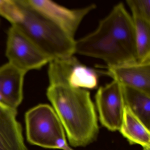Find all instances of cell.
I'll use <instances>...</instances> for the list:
<instances>
[{"label":"cell","instance_id":"cell-1","mask_svg":"<svg viewBox=\"0 0 150 150\" xmlns=\"http://www.w3.org/2000/svg\"><path fill=\"white\" fill-rule=\"evenodd\" d=\"M46 95L57 115L69 144L85 146L93 142L99 133L94 104L86 89L71 86L68 76L56 73L48 74Z\"/></svg>","mask_w":150,"mask_h":150},{"label":"cell","instance_id":"cell-2","mask_svg":"<svg viewBox=\"0 0 150 150\" xmlns=\"http://www.w3.org/2000/svg\"><path fill=\"white\" fill-rule=\"evenodd\" d=\"M21 11L17 24L51 61L75 53L74 38L32 5L29 0H16Z\"/></svg>","mask_w":150,"mask_h":150},{"label":"cell","instance_id":"cell-3","mask_svg":"<svg viewBox=\"0 0 150 150\" xmlns=\"http://www.w3.org/2000/svg\"><path fill=\"white\" fill-rule=\"evenodd\" d=\"M26 135L30 144L44 148L74 150L69 146L62 123L54 109L40 104L25 115Z\"/></svg>","mask_w":150,"mask_h":150},{"label":"cell","instance_id":"cell-4","mask_svg":"<svg viewBox=\"0 0 150 150\" xmlns=\"http://www.w3.org/2000/svg\"><path fill=\"white\" fill-rule=\"evenodd\" d=\"M75 53L104 61L107 67L137 62L129 52L108 33L99 27L75 42Z\"/></svg>","mask_w":150,"mask_h":150},{"label":"cell","instance_id":"cell-5","mask_svg":"<svg viewBox=\"0 0 150 150\" xmlns=\"http://www.w3.org/2000/svg\"><path fill=\"white\" fill-rule=\"evenodd\" d=\"M6 55L8 63L27 73L39 70L51 59L16 25L7 33Z\"/></svg>","mask_w":150,"mask_h":150},{"label":"cell","instance_id":"cell-6","mask_svg":"<svg viewBox=\"0 0 150 150\" xmlns=\"http://www.w3.org/2000/svg\"><path fill=\"white\" fill-rule=\"evenodd\" d=\"M99 119L110 131L119 130L125 107L122 88L115 80L98 88L95 96Z\"/></svg>","mask_w":150,"mask_h":150},{"label":"cell","instance_id":"cell-7","mask_svg":"<svg viewBox=\"0 0 150 150\" xmlns=\"http://www.w3.org/2000/svg\"><path fill=\"white\" fill-rule=\"evenodd\" d=\"M98 27L108 33L137 58L134 23L123 3L115 5L100 22Z\"/></svg>","mask_w":150,"mask_h":150},{"label":"cell","instance_id":"cell-8","mask_svg":"<svg viewBox=\"0 0 150 150\" xmlns=\"http://www.w3.org/2000/svg\"><path fill=\"white\" fill-rule=\"evenodd\" d=\"M29 1L74 38L84 18L96 8L95 4H92L80 8L69 9L49 0Z\"/></svg>","mask_w":150,"mask_h":150},{"label":"cell","instance_id":"cell-9","mask_svg":"<svg viewBox=\"0 0 150 150\" xmlns=\"http://www.w3.org/2000/svg\"><path fill=\"white\" fill-rule=\"evenodd\" d=\"M102 71L113 80L125 86L150 95V61L128 63L114 67L106 66Z\"/></svg>","mask_w":150,"mask_h":150},{"label":"cell","instance_id":"cell-10","mask_svg":"<svg viewBox=\"0 0 150 150\" xmlns=\"http://www.w3.org/2000/svg\"><path fill=\"white\" fill-rule=\"evenodd\" d=\"M26 73L8 62L0 67V102L17 109L23 100Z\"/></svg>","mask_w":150,"mask_h":150},{"label":"cell","instance_id":"cell-11","mask_svg":"<svg viewBox=\"0 0 150 150\" xmlns=\"http://www.w3.org/2000/svg\"><path fill=\"white\" fill-rule=\"evenodd\" d=\"M16 109L0 102V150H28Z\"/></svg>","mask_w":150,"mask_h":150},{"label":"cell","instance_id":"cell-12","mask_svg":"<svg viewBox=\"0 0 150 150\" xmlns=\"http://www.w3.org/2000/svg\"><path fill=\"white\" fill-rule=\"evenodd\" d=\"M119 131L130 144L140 145L144 150L150 149V129L126 105Z\"/></svg>","mask_w":150,"mask_h":150},{"label":"cell","instance_id":"cell-13","mask_svg":"<svg viewBox=\"0 0 150 150\" xmlns=\"http://www.w3.org/2000/svg\"><path fill=\"white\" fill-rule=\"evenodd\" d=\"M122 86L125 105L150 129V95L133 88Z\"/></svg>","mask_w":150,"mask_h":150},{"label":"cell","instance_id":"cell-14","mask_svg":"<svg viewBox=\"0 0 150 150\" xmlns=\"http://www.w3.org/2000/svg\"><path fill=\"white\" fill-rule=\"evenodd\" d=\"M132 17L135 28L137 61H150V22L138 17Z\"/></svg>","mask_w":150,"mask_h":150},{"label":"cell","instance_id":"cell-15","mask_svg":"<svg viewBox=\"0 0 150 150\" xmlns=\"http://www.w3.org/2000/svg\"><path fill=\"white\" fill-rule=\"evenodd\" d=\"M98 81L97 72L79 62L72 68L67 78L71 86L85 89L96 88Z\"/></svg>","mask_w":150,"mask_h":150},{"label":"cell","instance_id":"cell-16","mask_svg":"<svg viewBox=\"0 0 150 150\" xmlns=\"http://www.w3.org/2000/svg\"><path fill=\"white\" fill-rule=\"evenodd\" d=\"M0 15L12 25H15L21 19V11L16 0H0Z\"/></svg>","mask_w":150,"mask_h":150},{"label":"cell","instance_id":"cell-17","mask_svg":"<svg viewBox=\"0 0 150 150\" xmlns=\"http://www.w3.org/2000/svg\"><path fill=\"white\" fill-rule=\"evenodd\" d=\"M132 16L138 17L150 22V0H128Z\"/></svg>","mask_w":150,"mask_h":150},{"label":"cell","instance_id":"cell-18","mask_svg":"<svg viewBox=\"0 0 150 150\" xmlns=\"http://www.w3.org/2000/svg\"></svg>","mask_w":150,"mask_h":150}]
</instances>
